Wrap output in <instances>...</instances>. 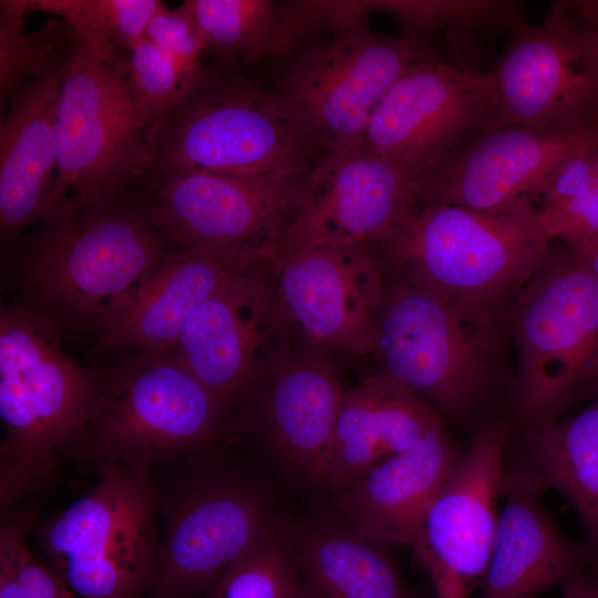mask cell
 <instances>
[{
    "instance_id": "obj_1",
    "label": "cell",
    "mask_w": 598,
    "mask_h": 598,
    "mask_svg": "<svg viewBox=\"0 0 598 598\" xmlns=\"http://www.w3.org/2000/svg\"><path fill=\"white\" fill-rule=\"evenodd\" d=\"M175 247L126 190L61 205L2 252V280L11 303L72 341Z\"/></svg>"
},
{
    "instance_id": "obj_2",
    "label": "cell",
    "mask_w": 598,
    "mask_h": 598,
    "mask_svg": "<svg viewBox=\"0 0 598 598\" xmlns=\"http://www.w3.org/2000/svg\"><path fill=\"white\" fill-rule=\"evenodd\" d=\"M86 367L94 402L59 460L147 468L206 452L230 427L227 408L171 353L92 348Z\"/></svg>"
},
{
    "instance_id": "obj_3",
    "label": "cell",
    "mask_w": 598,
    "mask_h": 598,
    "mask_svg": "<svg viewBox=\"0 0 598 598\" xmlns=\"http://www.w3.org/2000/svg\"><path fill=\"white\" fill-rule=\"evenodd\" d=\"M550 240L526 197L491 210L425 203L371 247L399 279L501 316L548 259Z\"/></svg>"
},
{
    "instance_id": "obj_4",
    "label": "cell",
    "mask_w": 598,
    "mask_h": 598,
    "mask_svg": "<svg viewBox=\"0 0 598 598\" xmlns=\"http://www.w3.org/2000/svg\"><path fill=\"white\" fill-rule=\"evenodd\" d=\"M44 322L11 302L0 307V507L51 486L58 448L82 425L94 379Z\"/></svg>"
},
{
    "instance_id": "obj_5",
    "label": "cell",
    "mask_w": 598,
    "mask_h": 598,
    "mask_svg": "<svg viewBox=\"0 0 598 598\" xmlns=\"http://www.w3.org/2000/svg\"><path fill=\"white\" fill-rule=\"evenodd\" d=\"M147 138L153 165L145 176H258L315 166L321 152L275 94L260 91L236 65L219 63L206 64Z\"/></svg>"
},
{
    "instance_id": "obj_6",
    "label": "cell",
    "mask_w": 598,
    "mask_h": 598,
    "mask_svg": "<svg viewBox=\"0 0 598 598\" xmlns=\"http://www.w3.org/2000/svg\"><path fill=\"white\" fill-rule=\"evenodd\" d=\"M208 451L159 492L164 524L148 598L206 592L252 545L291 522L257 473Z\"/></svg>"
},
{
    "instance_id": "obj_7",
    "label": "cell",
    "mask_w": 598,
    "mask_h": 598,
    "mask_svg": "<svg viewBox=\"0 0 598 598\" xmlns=\"http://www.w3.org/2000/svg\"><path fill=\"white\" fill-rule=\"evenodd\" d=\"M512 316L516 408L532 431L598 389V279L569 248L558 257L550 252Z\"/></svg>"
},
{
    "instance_id": "obj_8",
    "label": "cell",
    "mask_w": 598,
    "mask_h": 598,
    "mask_svg": "<svg viewBox=\"0 0 598 598\" xmlns=\"http://www.w3.org/2000/svg\"><path fill=\"white\" fill-rule=\"evenodd\" d=\"M87 494L35 525L76 598H138L155 576L161 496L147 468L107 465Z\"/></svg>"
},
{
    "instance_id": "obj_9",
    "label": "cell",
    "mask_w": 598,
    "mask_h": 598,
    "mask_svg": "<svg viewBox=\"0 0 598 598\" xmlns=\"http://www.w3.org/2000/svg\"><path fill=\"white\" fill-rule=\"evenodd\" d=\"M147 132L130 87L127 52L102 50L79 34L56 106V208L138 183L153 165Z\"/></svg>"
},
{
    "instance_id": "obj_10",
    "label": "cell",
    "mask_w": 598,
    "mask_h": 598,
    "mask_svg": "<svg viewBox=\"0 0 598 598\" xmlns=\"http://www.w3.org/2000/svg\"><path fill=\"white\" fill-rule=\"evenodd\" d=\"M386 290L379 326L381 370L442 417L461 419L492 383L499 316L465 309L414 282Z\"/></svg>"
},
{
    "instance_id": "obj_11",
    "label": "cell",
    "mask_w": 598,
    "mask_h": 598,
    "mask_svg": "<svg viewBox=\"0 0 598 598\" xmlns=\"http://www.w3.org/2000/svg\"><path fill=\"white\" fill-rule=\"evenodd\" d=\"M429 60H441L430 34H380L358 22L305 49L275 95L327 155L360 142L398 79Z\"/></svg>"
},
{
    "instance_id": "obj_12",
    "label": "cell",
    "mask_w": 598,
    "mask_h": 598,
    "mask_svg": "<svg viewBox=\"0 0 598 598\" xmlns=\"http://www.w3.org/2000/svg\"><path fill=\"white\" fill-rule=\"evenodd\" d=\"M313 166L258 176L183 173L144 176L128 190L176 247L272 257L296 217Z\"/></svg>"
},
{
    "instance_id": "obj_13",
    "label": "cell",
    "mask_w": 598,
    "mask_h": 598,
    "mask_svg": "<svg viewBox=\"0 0 598 598\" xmlns=\"http://www.w3.org/2000/svg\"><path fill=\"white\" fill-rule=\"evenodd\" d=\"M487 73L492 127L598 126V29L566 0L539 24L517 23Z\"/></svg>"
},
{
    "instance_id": "obj_14",
    "label": "cell",
    "mask_w": 598,
    "mask_h": 598,
    "mask_svg": "<svg viewBox=\"0 0 598 598\" xmlns=\"http://www.w3.org/2000/svg\"><path fill=\"white\" fill-rule=\"evenodd\" d=\"M270 260L227 279L193 312L168 352L229 413L288 359L291 322Z\"/></svg>"
},
{
    "instance_id": "obj_15",
    "label": "cell",
    "mask_w": 598,
    "mask_h": 598,
    "mask_svg": "<svg viewBox=\"0 0 598 598\" xmlns=\"http://www.w3.org/2000/svg\"><path fill=\"white\" fill-rule=\"evenodd\" d=\"M422 205L415 174L361 142L333 151L311 169L272 261L320 246L373 245Z\"/></svg>"
},
{
    "instance_id": "obj_16",
    "label": "cell",
    "mask_w": 598,
    "mask_h": 598,
    "mask_svg": "<svg viewBox=\"0 0 598 598\" xmlns=\"http://www.w3.org/2000/svg\"><path fill=\"white\" fill-rule=\"evenodd\" d=\"M492 127L488 73L443 60L408 69L375 109L361 144L412 174Z\"/></svg>"
},
{
    "instance_id": "obj_17",
    "label": "cell",
    "mask_w": 598,
    "mask_h": 598,
    "mask_svg": "<svg viewBox=\"0 0 598 598\" xmlns=\"http://www.w3.org/2000/svg\"><path fill=\"white\" fill-rule=\"evenodd\" d=\"M508 434L506 420L482 429L426 513L413 550L436 598H467L483 581L497 530Z\"/></svg>"
},
{
    "instance_id": "obj_18",
    "label": "cell",
    "mask_w": 598,
    "mask_h": 598,
    "mask_svg": "<svg viewBox=\"0 0 598 598\" xmlns=\"http://www.w3.org/2000/svg\"><path fill=\"white\" fill-rule=\"evenodd\" d=\"M347 390L330 362L316 355L286 360L237 410L262 460L307 492L328 491V457Z\"/></svg>"
},
{
    "instance_id": "obj_19",
    "label": "cell",
    "mask_w": 598,
    "mask_h": 598,
    "mask_svg": "<svg viewBox=\"0 0 598 598\" xmlns=\"http://www.w3.org/2000/svg\"><path fill=\"white\" fill-rule=\"evenodd\" d=\"M597 144L598 126L508 124L483 130L416 174L422 204L501 208L534 193L542 194L560 164Z\"/></svg>"
},
{
    "instance_id": "obj_20",
    "label": "cell",
    "mask_w": 598,
    "mask_h": 598,
    "mask_svg": "<svg viewBox=\"0 0 598 598\" xmlns=\"http://www.w3.org/2000/svg\"><path fill=\"white\" fill-rule=\"evenodd\" d=\"M272 268L288 319L316 344L377 353L386 287L371 245L315 247L272 261Z\"/></svg>"
},
{
    "instance_id": "obj_21",
    "label": "cell",
    "mask_w": 598,
    "mask_h": 598,
    "mask_svg": "<svg viewBox=\"0 0 598 598\" xmlns=\"http://www.w3.org/2000/svg\"><path fill=\"white\" fill-rule=\"evenodd\" d=\"M267 256L175 247L116 296L96 322L93 349L168 353L193 315L227 279Z\"/></svg>"
},
{
    "instance_id": "obj_22",
    "label": "cell",
    "mask_w": 598,
    "mask_h": 598,
    "mask_svg": "<svg viewBox=\"0 0 598 598\" xmlns=\"http://www.w3.org/2000/svg\"><path fill=\"white\" fill-rule=\"evenodd\" d=\"M540 491L522 473L506 468L505 504L478 598H534L596 579L585 543L565 537L542 503Z\"/></svg>"
},
{
    "instance_id": "obj_23",
    "label": "cell",
    "mask_w": 598,
    "mask_h": 598,
    "mask_svg": "<svg viewBox=\"0 0 598 598\" xmlns=\"http://www.w3.org/2000/svg\"><path fill=\"white\" fill-rule=\"evenodd\" d=\"M66 64L25 84L4 109L0 123L1 252L58 207L55 116Z\"/></svg>"
},
{
    "instance_id": "obj_24",
    "label": "cell",
    "mask_w": 598,
    "mask_h": 598,
    "mask_svg": "<svg viewBox=\"0 0 598 598\" xmlns=\"http://www.w3.org/2000/svg\"><path fill=\"white\" fill-rule=\"evenodd\" d=\"M462 454L441 427L332 493L337 515L389 549H413L431 504Z\"/></svg>"
},
{
    "instance_id": "obj_25",
    "label": "cell",
    "mask_w": 598,
    "mask_h": 598,
    "mask_svg": "<svg viewBox=\"0 0 598 598\" xmlns=\"http://www.w3.org/2000/svg\"><path fill=\"white\" fill-rule=\"evenodd\" d=\"M444 427L422 396L380 370L347 390L329 451L328 492H338Z\"/></svg>"
},
{
    "instance_id": "obj_26",
    "label": "cell",
    "mask_w": 598,
    "mask_h": 598,
    "mask_svg": "<svg viewBox=\"0 0 598 598\" xmlns=\"http://www.w3.org/2000/svg\"><path fill=\"white\" fill-rule=\"evenodd\" d=\"M299 598H420L405 584L391 549L316 509L295 523Z\"/></svg>"
},
{
    "instance_id": "obj_27",
    "label": "cell",
    "mask_w": 598,
    "mask_h": 598,
    "mask_svg": "<svg viewBox=\"0 0 598 598\" xmlns=\"http://www.w3.org/2000/svg\"><path fill=\"white\" fill-rule=\"evenodd\" d=\"M587 400L576 413L528 431L525 457L514 470L569 502L598 577V389Z\"/></svg>"
},
{
    "instance_id": "obj_28",
    "label": "cell",
    "mask_w": 598,
    "mask_h": 598,
    "mask_svg": "<svg viewBox=\"0 0 598 598\" xmlns=\"http://www.w3.org/2000/svg\"><path fill=\"white\" fill-rule=\"evenodd\" d=\"M182 4L199 33L205 55H212L215 63L250 64L285 58L296 47L275 1L186 0Z\"/></svg>"
},
{
    "instance_id": "obj_29",
    "label": "cell",
    "mask_w": 598,
    "mask_h": 598,
    "mask_svg": "<svg viewBox=\"0 0 598 598\" xmlns=\"http://www.w3.org/2000/svg\"><path fill=\"white\" fill-rule=\"evenodd\" d=\"M523 4L512 0H383L377 11L391 14L410 32L442 31L451 64L474 73L484 41L499 32L507 35L524 20Z\"/></svg>"
},
{
    "instance_id": "obj_30",
    "label": "cell",
    "mask_w": 598,
    "mask_h": 598,
    "mask_svg": "<svg viewBox=\"0 0 598 598\" xmlns=\"http://www.w3.org/2000/svg\"><path fill=\"white\" fill-rule=\"evenodd\" d=\"M29 13H33L30 0L0 1L2 111L25 84L64 66L79 41L78 32L58 18H52L39 30L28 31L25 17Z\"/></svg>"
},
{
    "instance_id": "obj_31",
    "label": "cell",
    "mask_w": 598,
    "mask_h": 598,
    "mask_svg": "<svg viewBox=\"0 0 598 598\" xmlns=\"http://www.w3.org/2000/svg\"><path fill=\"white\" fill-rule=\"evenodd\" d=\"M538 207L547 236L586 258L598 248V144L567 158L553 173Z\"/></svg>"
},
{
    "instance_id": "obj_32",
    "label": "cell",
    "mask_w": 598,
    "mask_h": 598,
    "mask_svg": "<svg viewBox=\"0 0 598 598\" xmlns=\"http://www.w3.org/2000/svg\"><path fill=\"white\" fill-rule=\"evenodd\" d=\"M204 598H299L295 523L252 545L221 574Z\"/></svg>"
},
{
    "instance_id": "obj_33",
    "label": "cell",
    "mask_w": 598,
    "mask_h": 598,
    "mask_svg": "<svg viewBox=\"0 0 598 598\" xmlns=\"http://www.w3.org/2000/svg\"><path fill=\"white\" fill-rule=\"evenodd\" d=\"M158 0H30L32 12L65 21L102 50L128 52L144 38Z\"/></svg>"
},
{
    "instance_id": "obj_34",
    "label": "cell",
    "mask_w": 598,
    "mask_h": 598,
    "mask_svg": "<svg viewBox=\"0 0 598 598\" xmlns=\"http://www.w3.org/2000/svg\"><path fill=\"white\" fill-rule=\"evenodd\" d=\"M203 71L193 73L184 69L145 38L130 49V87L148 128L183 102Z\"/></svg>"
},
{
    "instance_id": "obj_35",
    "label": "cell",
    "mask_w": 598,
    "mask_h": 598,
    "mask_svg": "<svg viewBox=\"0 0 598 598\" xmlns=\"http://www.w3.org/2000/svg\"><path fill=\"white\" fill-rule=\"evenodd\" d=\"M35 509H21L0 532V598H76L63 578L27 547Z\"/></svg>"
},
{
    "instance_id": "obj_36",
    "label": "cell",
    "mask_w": 598,
    "mask_h": 598,
    "mask_svg": "<svg viewBox=\"0 0 598 598\" xmlns=\"http://www.w3.org/2000/svg\"><path fill=\"white\" fill-rule=\"evenodd\" d=\"M144 38L193 73L206 66L204 43L183 4L171 10L162 3L152 16Z\"/></svg>"
},
{
    "instance_id": "obj_37",
    "label": "cell",
    "mask_w": 598,
    "mask_h": 598,
    "mask_svg": "<svg viewBox=\"0 0 598 598\" xmlns=\"http://www.w3.org/2000/svg\"><path fill=\"white\" fill-rule=\"evenodd\" d=\"M579 16L598 29V0H566Z\"/></svg>"
},
{
    "instance_id": "obj_38",
    "label": "cell",
    "mask_w": 598,
    "mask_h": 598,
    "mask_svg": "<svg viewBox=\"0 0 598 598\" xmlns=\"http://www.w3.org/2000/svg\"><path fill=\"white\" fill-rule=\"evenodd\" d=\"M561 598H598V578L564 588Z\"/></svg>"
},
{
    "instance_id": "obj_39",
    "label": "cell",
    "mask_w": 598,
    "mask_h": 598,
    "mask_svg": "<svg viewBox=\"0 0 598 598\" xmlns=\"http://www.w3.org/2000/svg\"><path fill=\"white\" fill-rule=\"evenodd\" d=\"M582 259L587 262L590 270L592 271L595 277L598 279V248L595 251H592L589 256Z\"/></svg>"
}]
</instances>
